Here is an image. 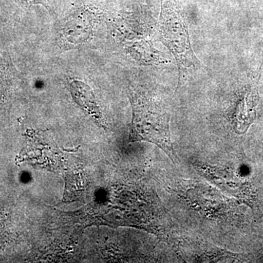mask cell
Returning <instances> with one entry per match:
<instances>
[{"label": "cell", "mask_w": 263, "mask_h": 263, "mask_svg": "<svg viewBox=\"0 0 263 263\" xmlns=\"http://www.w3.org/2000/svg\"><path fill=\"white\" fill-rule=\"evenodd\" d=\"M158 24L159 39L174 55L180 77L195 70L198 60L192 49L187 26L176 0H162Z\"/></svg>", "instance_id": "2"}, {"label": "cell", "mask_w": 263, "mask_h": 263, "mask_svg": "<svg viewBox=\"0 0 263 263\" xmlns=\"http://www.w3.org/2000/svg\"><path fill=\"white\" fill-rule=\"evenodd\" d=\"M129 98L133 108L129 141L154 143L176 164L178 157L171 141L167 110L163 105L146 95L132 92Z\"/></svg>", "instance_id": "1"}, {"label": "cell", "mask_w": 263, "mask_h": 263, "mask_svg": "<svg viewBox=\"0 0 263 263\" xmlns=\"http://www.w3.org/2000/svg\"><path fill=\"white\" fill-rule=\"evenodd\" d=\"M200 170L206 177L224 191L237 195V197L243 195V183L229 171L210 166H202Z\"/></svg>", "instance_id": "4"}, {"label": "cell", "mask_w": 263, "mask_h": 263, "mask_svg": "<svg viewBox=\"0 0 263 263\" xmlns=\"http://www.w3.org/2000/svg\"><path fill=\"white\" fill-rule=\"evenodd\" d=\"M69 90L76 103L94 117L95 120L99 123L102 122L101 113L94 93L87 84L81 81L73 80L69 84Z\"/></svg>", "instance_id": "3"}]
</instances>
